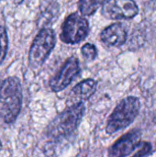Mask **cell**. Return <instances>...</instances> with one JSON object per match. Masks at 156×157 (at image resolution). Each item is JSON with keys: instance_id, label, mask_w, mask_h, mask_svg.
<instances>
[{"instance_id": "1", "label": "cell", "mask_w": 156, "mask_h": 157, "mask_svg": "<svg viewBox=\"0 0 156 157\" xmlns=\"http://www.w3.org/2000/svg\"><path fill=\"white\" fill-rule=\"evenodd\" d=\"M22 90L17 77H8L0 84V119L6 123L14 122L21 109Z\"/></svg>"}, {"instance_id": "2", "label": "cell", "mask_w": 156, "mask_h": 157, "mask_svg": "<svg viewBox=\"0 0 156 157\" xmlns=\"http://www.w3.org/2000/svg\"><path fill=\"white\" fill-rule=\"evenodd\" d=\"M85 106L83 103H77L60 115L50 124L47 130V136L52 139H60L71 135L77 129L83 115Z\"/></svg>"}, {"instance_id": "3", "label": "cell", "mask_w": 156, "mask_h": 157, "mask_svg": "<svg viewBox=\"0 0 156 157\" xmlns=\"http://www.w3.org/2000/svg\"><path fill=\"white\" fill-rule=\"evenodd\" d=\"M141 108L140 100L135 97H128L122 99L109 116L106 131L108 134H113L130 124L137 117Z\"/></svg>"}, {"instance_id": "4", "label": "cell", "mask_w": 156, "mask_h": 157, "mask_svg": "<svg viewBox=\"0 0 156 157\" xmlns=\"http://www.w3.org/2000/svg\"><path fill=\"white\" fill-rule=\"evenodd\" d=\"M55 34L51 29H41L34 39L29 53V63L32 69L40 67L55 46Z\"/></svg>"}, {"instance_id": "5", "label": "cell", "mask_w": 156, "mask_h": 157, "mask_svg": "<svg viewBox=\"0 0 156 157\" xmlns=\"http://www.w3.org/2000/svg\"><path fill=\"white\" fill-rule=\"evenodd\" d=\"M89 33L88 21L81 15L73 13L69 15L62 25L60 38L68 44H76L84 40Z\"/></svg>"}, {"instance_id": "6", "label": "cell", "mask_w": 156, "mask_h": 157, "mask_svg": "<svg viewBox=\"0 0 156 157\" xmlns=\"http://www.w3.org/2000/svg\"><path fill=\"white\" fill-rule=\"evenodd\" d=\"M139 12L134 0H108L102 6V14L109 19H129Z\"/></svg>"}, {"instance_id": "7", "label": "cell", "mask_w": 156, "mask_h": 157, "mask_svg": "<svg viewBox=\"0 0 156 157\" xmlns=\"http://www.w3.org/2000/svg\"><path fill=\"white\" fill-rule=\"evenodd\" d=\"M80 66L77 58H69L64 64L62 66L60 71L51 79L50 87L54 92H59L63 90L68 86L74 77L79 74Z\"/></svg>"}, {"instance_id": "8", "label": "cell", "mask_w": 156, "mask_h": 157, "mask_svg": "<svg viewBox=\"0 0 156 157\" xmlns=\"http://www.w3.org/2000/svg\"><path fill=\"white\" fill-rule=\"evenodd\" d=\"M141 131L133 130L121 136L108 150L109 157H127L141 144Z\"/></svg>"}, {"instance_id": "9", "label": "cell", "mask_w": 156, "mask_h": 157, "mask_svg": "<svg viewBox=\"0 0 156 157\" xmlns=\"http://www.w3.org/2000/svg\"><path fill=\"white\" fill-rule=\"evenodd\" d=\"M100 38L107 45L120 46L126 41L127 31L123 25L115 23L104 29L100 34Z\"/></svg>"}, {"instance_id": "10", "label": "cell", "mask_w": 156, "mask_h": 157, "mask_svg": "<svg viewBox=\"0 0 156 157\" xmlns=\"http://www.w3.org/2000/svg\"><path fill=\"white\" fill-rule=\"evenodd\" d=\"M97 89V83L93 79H86L77 84L72 90L73 94L81 99H88Z\"/></svg>"}, {"instance_id": "11", "label": "cell", "mask_w": 156, "mask_h": 157, "mask_svg": "<svg viewBox=\"0 0 156 157\" xmlns=\"http://www.w3.org/2000/svg\"><path fill=\"white\" fill-rule=\"evenodd\" d=\"M105 1L106 0H79V10L83 16H91L99 6L105 4Z\"/></svg>"}, {"instance_id": "12", "label": "cell", "mask_w": 156, "mask_h": 157, "mask_svg": "<svg viewBox=\"0 0 156 157\" xmlns=\"http://www.w3.org/2000/svg\"><path fill=\"white\" fill-rule=\"evenodd\" d=\"M8 40L5 28L0 26V63L4 61L7 51Z\"/></svg>"}, {"instance_id": "13", "label": "cell", "mask_w": 156, "mask_h": 157, "mask_svg": "<svg viewBox=\"0 0 156 157\" xmlns=\"http://www.w3.org/2000/svg\"><path fill=\"white\" fill-rule=\"evenodd\" d=\"M81 52L83 54V56L86 59V60H89V61H92L94 60L97 55V48L91 44V43H86L85 44L82 49H81Z\"/></svg>"}, {"instance_id": "14", "label": "cell", "mask_w": 156, "mask_h": 157, "mask_svg": "<svg viewBox=\"0 0 156 157\" xmlns=\"http://www.w3.org/2000/svg\"><path fill=\"white\" fill-rule=\"evenodd\" d=\"M151 150H152V145L149 143H146V142L141 143L140 145H139L138 152L133 155V157L145 156V155H149L151 153Z\"/></svg>"}, {"instance_id": "15", "label": "cell", "mask_w": 156, "mask_h": 157, "mask_svg": "<svg viewBox=\"0 0 156 157\" xmlns=\"http://www.w3.org/2000/svg\"><path fill=\"white\" fill-rule=\"evenodd\" d=\"M2 149V144H1V141H0V150Z\"/></svg>"}]
</instances>
